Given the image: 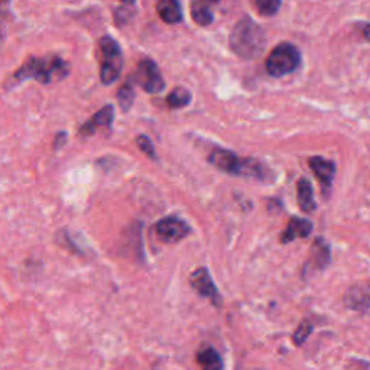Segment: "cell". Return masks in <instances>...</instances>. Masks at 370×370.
<instances>
[{
	"mask_svg": "<svg viewBox=\"0 0 370 370\" xmlns=\"http://www.w3.org/2000/svg\"><path fill=\"white\" fill-rule=\"evenodd\" d=\"M134 97H136V93H134V88H133V83L129 80L126 84H123L121 88H119V93H118V102H119V106L122 109V111H129L133 102H134Z\"/></svg>",
	"mask_w": 370,
	"mask_h": 370,
	"instance_id": "d6986e66",
	"label": "cell"
},
{
	"mask_svg": "<svg viewBox=\"0 0 370 370\" xmlns=\"http://www.w3.org/2000/svg\"><path fill=\"white\" fill-rule=\"evenodd\" d=\"M308 165L311 171L314 172L317 180L321 184L323 192H328L330 188L333 187V181L336 177V164L333 161H328L323 157H313L308 160Z\"/></svg>",
	"mask_w": 370,
	"mask_h": 370,
	"instance_id": "30bf717a",
	"label": "cell"
},
{
	"mask_svg": "<svg viewBox=\"0 0 370 370\" xmlns=\"http://www.w3.org/2000/svg\"><path fill=\"white\" fill-rule=\"evenodd\" d=\"M2 41H3V29L0 26V45H2Z\"/></svg>",
	"mask_w": 370,
	"mask_h": 370,
	"instance_id": "cb8c5ba5",
	"label": "cell"
},
{
	"mask_svg": "<svg viewBox=\"0 0 370 370\" xmlns=\"http://www.w3.org/2000/svg\"><path fill=\"white\" fill-rule=\"evenodd\" d=\"M331 259V252L328 243L323 238H317L316 243L311 247V256L307 263L313 265V269H324L330 263Z\"/></svg>",
	"mask_w": 370,
	"mask_h": 370,
	"instance_id": "4fadbf2b",
	"label": "cell"
},
{
	"mask_svg": "<svg viewBox=\"0 0 370 370\" xmlns=\"http://www.w3.org/2000/svg\"><path fill=\"white\" fill-rule=\"evenodd\" d=\"M311 331H313V324L304 321L301 323V325L297 328V331L294 333V343L297 346H301L305 343V340L308 339V336L311 334Z\"/></svg>",
	"mask_w": 370,
	"mask_h": 370,
	"instance_id": "7402d4cb",
	"label": "cell"
},
{
	"mask_svg": "<svg viewBox=\"0 0 370 370\" xmlns=\"http://www.w3.org/2000/svg\"><path fill=\"white\" fill-rule=\"evenodd\" d=\"M136 2V0H123V3H126V5H133Z\"/></svg>",
	"mask_w": 370,
	"mask_h": 370,
	"instance_id": "d4e9b609",
	"label": "cell"
},
{
	"mask_svg": "<svg viewBox=\"0 0 370 370\" xmlns=\"http://www.w3.org/2000/svg\"><path fill=\"white\" fill-rule=\"evenodd\" d=\"M297 197H298V204L302 211L305 213H314L317 208V203L314 200V190L313 184L309 180L301 178L297 184Z\"/></svg>",
	"mask_w": 370,
	"mask_h": 370,
	"instance_id": "9a60e30c",
	"label": "cell"
},
{
	"mask_svg": "<svg viewBox=\"0 0 370 370\" xmlns=\"http://www.w3.org/2000/svg\"><path fill=\"white\" fill-rule=\"evenodd\" d=\"M100 80L105 86H111L119 80L123 70V54L118 41L111 36H103L100 41Z\"/></svg>",
	"mask_w": 370,
	"mask_h": 370,
	"instance_id": "277c9868",
	"label": "cell"
},
{
	"mask_svg": "<svg viewBox=\"0 0 370 370\" xmlns=\"http://www.w3.org/2000/svg\"><path fill=\"white\" fill-rule=\"evenodd\" d=\"M191 17L200 26H208L214 21V15L206 0H194L191 5Z\"/></svg>",
	"mask_w": 370,
	"mask_h": 370,
	"instance_id": "e0dca14e",
	"label": "cell"
},
{
	"mask_svg": "<svg viewBox=\"0 0 370 370\" xmlns=\"http://www.w3.org/2000/svg\"><path fill=\"white\" fill-rule=\"evenodd\" d=\"M190 284L199 292L200 297L207 298L214 307L220 308L223 305V300L219 294L217 286L214 284L210 272L206 268H199L194 270L190 277Z\"/></svg>",
	"mask_w": 370,
	"mask_h": 370,
	"instance_id": "ba28073f",
	"label": "cell"
},
{
	"mask_svg": "<svg viewBox=\"0 0 370 370\" xmlns=\"http://www.w3.org/2000/svg\"><path fill=\"white\" fill-rule=\"evenodd\" d=\"M301 65V52L292 44L282 43L272 49L266 60V71L270 77L281 79L298 70Z\"/></svg>",
	"mask_w": 370,
	"mask_h": 370,
	"instance_id": "5b68a950",
	"label": "cell"
},
{
	"mask_svg": "<svg viewBox=\"0 0 370 370\" xmlns=\"http://www.w3.org/2000/svg\"><path fill=\"white\" fill-rule=\"evenodd\" d=\"M130 82L139 84L142 90L149 94H158L165 88L164 77L152 60H144L139 63L134 74L130 77Z\"/></svg>",
	"mask_w": 370,
	"mask_h": 370,
	"instance_id": "8992f818",
	"label": "cell"
},
{
	"mask_svg": "<svg viewBox=\"0 0 370 370\" xmlns=\"http://www.w3.org/2000/svg\"><path fill=\"white\" fill-rule=\"evenodd\" d=\"M155 233L164 243H178L190 235L191 227L185 220L171 216L155 224Z\"/></svg>",
	"mask_w": 370,
	"mask_h": 370,
	"instance_id": "52a82bcc",
	"label": "cell"
},
{
	"mask_svg": "<svg viewBox=\"0 0 370 370\" xmlns=\"http://www.w3.org/2000/svg\"><path fill=\"white\" fill-rule=\"evenodd\" d=\"M68 141V134L67 132H58L55 134V139H54V149L58 151V149H61Z\"/></svg>",
	"mask_w": 370,
	"mask_h": 370,
	"instance_id": "603a6c76",
	"label": "cell"
},
{
	"mask_svg": "<svg viewBox=\"0 0 370 370\" xmlns=\"http://www.w3.org/2000/svg\"><path fill=\"white\" fill-rule=\"evenodd\" d=\"M207 160L213 167L230 175H242V177H250L261 181H268L272 175V172L259 161L242 160L229 149H214Z\"/></svg>",
	"mask_w": 370,
	"mask_h": 370,
	"instance_id": "3957f363",
	"label": "cell"
},
{
	"mask_svg": "<svg viewBox=\"0 0 370 370\" xmlns=\"http://www.w3.org/2000/svg\"><path fill=\"white\" fill-rule=\"evenodd\" d=\"M344 304L352 308L355 311H359V313L366 314L367 309H369V289L367 286H355L350 289L346 298H344Z\"/></svg>",
	"mask_w": 370,
	"mask_h": 370,
	"instance_id": "5bb4252c",
	"label": "cell"
},
{
	"mask_svg": "<svg viewBox=\"0 0 370 370\" xmlns=\"http://www.w3.org/2000/svg\"><path fill=\"white\" fill-rule=\"evenodd\" d=\"M68 72L70 64L60 56H31L16 70L13 79L19 83L25 80H36L41 84H51L54 80H64Z\"/></svg>",
	"mask_w": 370,
	"mask_h": 370,
	"instance_id": "7a4b0ae2",
	"label": "cell"
},
{
	"mask_svg": "<svg viewBox=\"0 0 370 370\" xmlns=\"http://www.w3.org/2000/svg\"><path fill=\"white\" fill-rule=\"evenodd\" d=\"M197 363L207 370H220L223 369V362L217 350H214L211 346H204L199 350L197 353Z\"/></svg>",
	"mask_w": 370,
	"mask_h": 370,
	"instance_id": "2e32d148",
	"label": "cell"
},
{
	"mask_svg": "<svg viewBox=\"0 0 370 370\" xmlns=\"http://www.w3.org/2000/svg\"><path fill=\"white\" fill-rule=\"evenodd\" d=\"M113 121H114V107L113 105H107L97 113H94L86 123L80 126L79 134L84 136V138H88V136H93L99 129L105 128L110 129L113 126Z\"/></svg>",
	"mask_w": 370,
	"mask_h": 370,
	"instance_id": "9c48e42d",
	"label": "cell"
},
{
	"mask_svg": "<svg viewBox=\"0 0 370 370\" xmlns=\"http://www.w3.org/2000/svg\"><path fill=\"white\" fill-rule=\"evenodd\" d=\"M157 10L165 24L174 25L183 21V8L180 0H160Z\"/></svg>",
	"mask_w": 370,
	"mask_h": 370,
	"instance_id": "7c38bea8",
	"label": "cell"
},
{
	"mask_svg": "<svg viewBox=\"0 0 370 370\" xmlns=\"http://www.w3.org/2000/svg\"><path fill=\"white\" fill-rule=\"evenodd\" d=\"M282 0H256V8L263 16H274L279 12Z\"/></svg>",
	"mask_w": 370,
	"mask_h": 370,
	"instance_id": "ffe728a7",
	"label": "cell"
},
{
	"mask_svg": "<svg viewBox=\"0 0 370 370\" xmlns=\"http://www.w3.org/2000/svg\"><path fill=\"white\" fill-rule=\"evenodd\" d=\"M230 48L243 60H256L266 48V33L259 24L245 16L231 31Z\"/></svg>",
	"mask_w": 370,
	"mask_h": 370,
	"instance_id": "6da1fadb",
	"label": "cell"
},
{
	"mask_svg": "<svg viewBox=\"0 0 370 370\" xmlns=\"http://www.w3.org/2000/svg\"><path fill=\"white\" fill-rule=\"evenodd\" d=\"M314 224L307 219H300V217H292L282 231L281 235V243L286 245L294 242L295 239H305L308 238L311 233H313Z\"/></svg>",
	"mask_w": 370,
	"mask_h": 370,
	"instance_id": "8fae6325",
	"label": "cell"
},
{
	"mask_svg": "<svg viewBox=\"0 0 370 370\" xmlns=\"http://www.w3.org/2000/svg\"><path fill=\"white\" fill-rule=\"evenodd\" d=\"M136 144H138V146L142 149V152L146 153L149 158L158 160V155H157V152H155V146L146 134H139L138 138H136Z\"/></svg>",
	"mask_w": 370,
	"mask_h": 370,
	"instance_id": "44dd1931",
	"label": "cell"
},
{
	"mask_svg": "<svg viewBox=\"0 0 370 370\" xmlns=\"http://www.w3.org/2000/svg\"><path fill=\"white\" fill-rule=\"evenodd\" d=\"M191 100H192V95L187 88L177 87L168 94L167 105L169 109H183V107L188 106L191 103Z\"/></svg>",
	"mask_w": 370,
	"mask_h": 370,
	"instance_id": "ac0fdd59",
	"label": "cell"
}]
</instances>
